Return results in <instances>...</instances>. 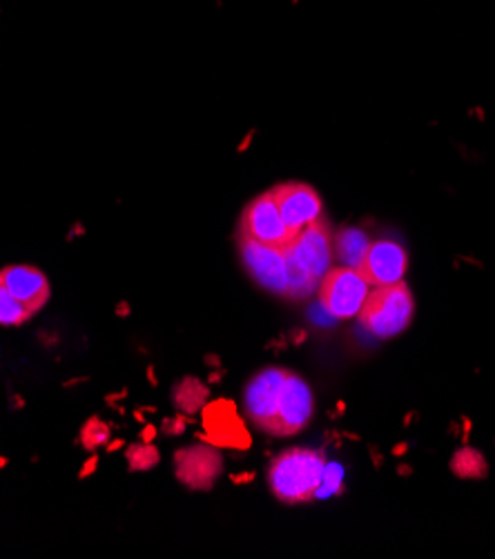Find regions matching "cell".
Here are the masks:
<instances>
[{
	"label": "cell",
	"instance_id": "obj_1",
	"mask_svg": "<svg viewBox=\"0 0 495 559\" xmlns=\"http://www.w3.org/2000/svg\"><path fill=\"white\" fill-rule=\"evenodd\" d=\"M326 473V460L310 449H288L272 460L268 468V484L272 495L284 504L315 499Z\"/></svg>",
	"mask_w": 495,
	"mask_h": 559
},
{
	"label": "cell",
	"instance_id": "obj_2",
	"mask_svg": "<svg viewBox=\"0 0 495 559\" xmlns=\"http://www.w3.org/2000/svg\"><path fill=\"white\" fill-rule=\"evenodd\" d=\"M413 295L404 282L370 288L357 319L379 340L398 337L413 319Z\"/></svg>",
	"mask_w": 495,
	"mask_h": 559
},
{
	"label": "cell",
	"instance_id": "obj_3",
	"mask_svg": "<svg viewBox=\"0 0 495 559\" xmlns=\"http://www.w3.org/2000/svg\"><path fill=\"white\" fill-rule=\"evenodd\" d=\"M368 293L370 286L364 282V276L349 265L330 267L319 278V301L323 310L338 319L357 317Z\"/></svg>",
	"mask_w": 495,
	"mask_h": 559
},
{
	"label": "cell",
	"instance_id": "obj_4",
	"mask_svg": "<svg viewBox=\"0 0 495 559\" xmlns=\"http://www.w3.org/2000/svg\"><path fill=\"white\" fill-rule=\"evenodd\" d=\"M291 370L284 368H263L257 372L244 393V404L248 419L263 432L274 435V428H278V415H280V400H282V390L286 383Z\"/></svg>",
	"mask_w": 495,
	"mask_h": 559
},
{
	"label": "cell",
	"instance_id": "obj_5",
	"mask_svg": "<svg viewBox=\"0 0 495 559\" xmlns=\"http://www.w3.org/2000/svg\"><path fill=\"white\" fill-rule=\"evenodd\" d=\"M239 254L255 282L278 297L288 299V259L286 248L259 243L248 237H239Z\"/></svg>",
	"mask_w": 495,
	"mask_h": 559
},
{
	"label": "cell",
	"instance_id": "obj_6",
	"mask_svg": "<svg viewBox=\"0 0 495 559\" xmlns=\"http://www.w3.org/2000/svg\"><path fill=\"white\" fill-rule=\"evenodd\" d=\"M201 413H203L201 439L216 445V449H237V451L250 449L252 437L244 419L239 417L235 402L214 400V402H208Z\"/></svg>",
	"mask_w": 495,
	"mask_h": 559
},
{
	"label": "cell",
	"instance_id": "obj_7",
	"mask_svg": "<svg viewBox=\"0 0 495 559\" xmlns=\"http://www.w3.org/2000/svg\"><path fill=\"white\" fill-rule=\"evenodd\" d=\"M239 233L248 239H255L259 243L274 246V248H288L291 241H293V235L286 228V223L282 218L278 201H274L272 190L257 197L246 207V212L241 216Z\"/></svg>",
	"mask_w": 495,
	"mask_h": 559
},
{
	"label": "cell",
	"instance_id": "obj_8",
	"mask_svg": "<svg viewBox=\"0 0 495 559\" xmlns=\"http://www.w3.org/2000/svg\"><path fill=\"white\" fill-rule=\"evenodd\" d=\"M406 250L391 239L370 241L364 259L355 267L370 288L391 286L404 282L406 274Z\"/></svg>",
	"mask_w": 495,
	"mask_h": 559
},
{
	"label": "cell",
	"instance_id": "obj_9",
	"mask_svg": "<svg viewBox=\"0 0 495 559\" xmlns=\"http://www.w3.org/2000/svg\"><path fill=\"white\" fill-rule=\"evenodd\" d=\"M333 239L335 235L330 233L328 223L319 218L295 235L288 250L315 278H321L330 267H333V259H335Z\"/></svg>",
	"mask_w": 495,
	"mask_h": 559
},
{
	"label": "cell",
	"instance_id": "obj_10",
	"mask_svg": "<svg viewBox=\"0 0 495 559\" xmlns=\"http://www.w3.org/2000/svg\"><path fill=\"white\" fill-rule=\"evenodd\" d=\"M177 479L192 490H210L222 475L224 460L219 455L216 445H188L175 455Z\"/></svg>",
	"mask_w": 495,
	"mask_h": 559
},
{
	"label": "cell",
	"instance_id": "obj_11",
	"mask_svg": "<svg viewBox=\"0 0 495 559\" xmlns=\"http://www.w3.org/2000/svg\"><path fill=\"white\" fill-rule=\"evenodd\" d=\"M274 201L280 205L282 218L291 230L293 239L297 233L308 228L310 223L321 218V199L306 183H284L272 190Z\"/></svg>",
	"mask_w": 495,
	"mask_h": 559
},
{
	"label": "cell",
	"instance_id": "obj_12",
	"mask_svg": "<svg viewBox=\"0 0 495 559\" xmlns=\"http://www.w3.org/2000/svg\"><path fill=\"white\" fill-rule=\"evenodd\" d=\"M310 419H313V390L299 374L288 372L282 390L278 428H274V435H297L308 426Z\"/></svg>",
	"mask_w": 495,
	"mask_h": 559
},
{
	"label": "cell",
	"instance_id": "obj_13",
	"mask_svg": "<svg viewBox=\"0 0 495 559\" xmlns=\"http://www.w3.org/2000/svg\"><path fill=\"white\" fill-rule=\"evenodd\" d=\"M0 282L32 314H36L51 295L47 276L32 265H8L0 270Z\"/></svg>",
	"mask_w": 495,
	"mask_h": 559
},
{
	"label": "cell",
	"instance_id": "obj_14",
	"mask_svg": "<svg viewBox=\"0 0 495 559\" xmlns=\"http://www.w3.org/2000/svg\"><path fill=\"white\" fill-rule=\"evenodd\" d=\"M208 402H210V390L197 377L181 379L173 390V404L184 415L201 413Z\"/></svg>",
	"mask_w": 495,
	"mask_h": 559
},
{
	"label": "cell",
	"instance_id": "obj_15",
	"mask_svg": "<svg viewBox=\"0 0 495 559\" xmlns=\"http://www.w3.org/2000/svg\"><path fill=\"white\" fill-rule=\"evenodd\" d=\"M333 243H335V257H338L344 265L357 267L360 261L364 259L368 246H370V239H368V235H366L364 230H360V228H342V230L335 235Z\"/></svg>",
	"mask_w": 495,
	"mask_h": 559
},
{
	"label": "cell",
	"instance_id": "obj_16",
	"mask_svg": "<svg viewBox=\"0 0 495 559\" xmlns=\"http://www.w3.org/2000/svg\"><path fill=\"white\" fill-rule=\"evenodd\" d=\"M113 426L105 424L101 417H90L83 428H81V435H79V441L85 451L94 453L98 449H103V445L113 439V430H109Z\"/></svg>",
	"mask_w": 495,
	"mask_h": 559
},
{
	"label": "cell",
	"instance_id": "obj_17",
	"mask_svg": "<svg viewBox=\"0 0 495 559\" xmlns=\"http://www.w3.org/2000/svg\"><path fill=\"white\" fill-rule=\"evenodd\" d=\"M34 314L0 282V325H23Z\"/></svg>",
	"mask_w": 495,
	"mask_h": 559
},
{
	"label": "cell",
	"instance_id": "obj_18",
	"mask_svg": "<svg viewBox=\"0 0 495 559\" xmlns=\"http://www.w3.org/2000/svg\"><path fill=\"white\" fill-rule=\"evenodd\" d=\"M451 468L458 477H464V479H480L486 475V462L473 449L458 451L451 462Z\"/></svg>",
	"mask_w": 495,
	"mask_h": 559
},
{
	"label": "cell",
	"instance_id": "obj_19",
	"mask_svg": "<svg viewBox=\"0 0 495 559\" xmlns=\"http://www.w3.org/2000/svg\"><path fill=\"white\" fill-rule=\"evenodd\" d=\"M126 457H128V464H130V471H132V473L150 471V468H154V466L158 464V460H161V455H158V451L154 449V445H152V443H145V441L130 445V449L126 451Z\"/></svg>",
	"mask_w": 495,
	"mask_h": 559
},
{
	"label": "cell",
	"instance_id": "obj_20",
	"mask_svg": "<svg viewBox=\"0 0 495 559\" xmlns=\"http://www.w3.org/2000/svg\"><path fill=\"white\" fill-rule=\"evenodd\" d=\"M186 421H188V415L177 413L175 419H165L163 421V432L165 435H181L184 428H186Z\"/></svg>",
	"mask_w": 495,
	"mask_h": 559
},
{
	"label": "cell",
	"instance_id": "obj_21",
	"mask_svg": "<svg viewBox=\"0 0 495 559\" xmlns=\"http://www.w3.org/2000/svg\"><path fill=\"white\" fill-rule=\"evenodd\" d=\"M96 466H98V457H96V455H92V457H90V460L83 464V468H81V473H79V479H85V477L94 475Z\"/></svg>",
	"mask_w": 495,
	"mask_h": 559
},
{
	"label": "cell",
	"instance_id": "obj_22",
	"mask_svg": "<svg viewBox=\"0 0 495 559\" xmlns=\"http://www.w3.org/2000/svg\"><path fill=\"white\" fill-rule=\"evenodd\" d=\"M121 449H123V439H113V441L105 443V451H107V453H117V451H121Z\"/></svg>",
	"mask_w": 495,
	"mask_h": 559
},
{
	"label": "cell",
	"instance_id": "obj_23",
	"mask_svg": "<svg viewBox=\"0 0 495 559\" xmlns=\"http://www.w3.org/2000/svg\"><path fill=\"white\" fill-rule=\"evenodd\" d=\"M156 432H158V430H156L154 426H145V428H143V432H141V441L152 443V439L156 437Z\"/></svg>",
	"mask_w": 495,
	"mask_h": 559
},
{
	"label": "cell",
	"instance_id": "obj_24",
	"mask_svg": "<svg viewBox=\"0 0 495 559\" xmlns=\"http://www.w3.org/2000/svg\"><path fill=\"white\" fill-rule=\"evenodd\" d=\"M126 395H128V390H119V393H115V395H109V397H105V402H107V406H115L117 402L126 400Z\"/></svg>",
	"mask_w": 495,
	"mask_h": 559
},
{
	"label": "cell",
	"instance_id": "obj_25",
	"mask_svg": "<svg viewBox=\"0 0 495 559\" xmlns=\"http://www.w3.org/2000/svg\"><path fill=\"white\" fill-rule=\"evenodd\" d=\"M117 314H119V317H128V314H130V304L121 301V304L117 306Z\"/></svg>",
	"mask_w": 495,
	"mask_h": 559
},
{
	"label": "cell",
	"instance_id": "obj_26",
	"mask_svg": "<svg viewBox=\"0 0 495 559\" xmlns=\"http://www.w3.org/2000/svg\"><path fill=\"white\" fill-rule=\"evenodd\" d=\"M87 379H90V377H79V379H72V381H66V383H63V385H66V388H70V385H76V383H83V381H87Z\"/></svg>",
	"mask_w": 495,
	"mask_h": 559
},
{
	"label": "cell",
	"instance_id": "obj_27",
	"mask_svg": "<svg viewBox=\"0 0 495 559\" xmlns=\"http://www.w3.org/2000/svg\"><path fill=\"white\" fill-rule=\"evenodd\" d=\"M148 377H150V383H156V379H154V370H152V368H148Z\"/></svg>",
	"mask_w": 495,
	"mask_h": 559
}]
</instances>
